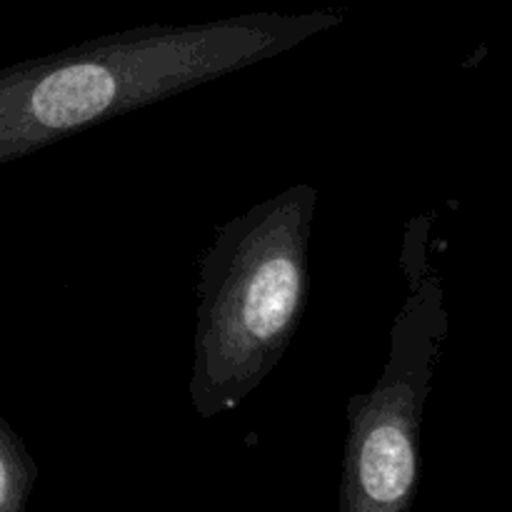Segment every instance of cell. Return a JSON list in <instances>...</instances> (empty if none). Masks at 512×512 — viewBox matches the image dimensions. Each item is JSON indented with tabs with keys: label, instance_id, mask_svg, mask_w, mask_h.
I'll list each match as a JSON object with an SVG mask.
<instances>
[{
	"label": "cell",
	"instance_id": "cell-1",
	"mask_svg": "<svg viewBox=\"0 0 512 512\" xmlns=\"http://www.w3.org/2000/svg\"><path fill=\"white\" fill-rule=\"evenodd\" d=\"M333 23L330 15H258L188 28H138L5 70L0 160L238 73Z\"/></svg>",
	"mask_w": 512,
	"mask_h": 512
},
{
	"label": "cell",
	"instance_id": "cell-2",
	"mask_svg": "<svg viewBox=\"0 0 512 512\" xmlns=\"http://www.w3.org/2000/svg\"><path fill=\"white\" fill-rule=\"evenodd\" d=\"M318 188L298 183L220 225L198 263L188 395L200 418L240 408L283 360L308 298Z\"/></svg>",
	"mask_w": 512,
	"mask_h": 512
},
{
	"label": "cell",
	"instance_id": "cell-3",
	"mask_svg": "<svg viewBox=\"0 0 512 512\" xmlns=\"http://www.w3.org/2000/svg\"><path fill=\"white\" fill-rule=\"evenodd\" d=\"M428 220H410L400 248L408 283L390 350L368 393L348 400L340 512H410L420 478V420L443 333L440 293L425 260Z\"/></svg>",
	"mask_w": 512,
	"mask_h": 512
},
{
	"label": "cell",
	"instance_id": "cell-4",
	"mask_svg": "<svg viewBox=\"0 0 512 512\" xmlns=\"http://www.w3.org/2000/svg\"><path fill=\"white\" fill-rule=\"evenodd\" d=\"M38 480V465L18 435L0 423V512H25Z\"/></svg>",
	"mask_w": 512,
	"mask_h": 512
}]
</instances>
